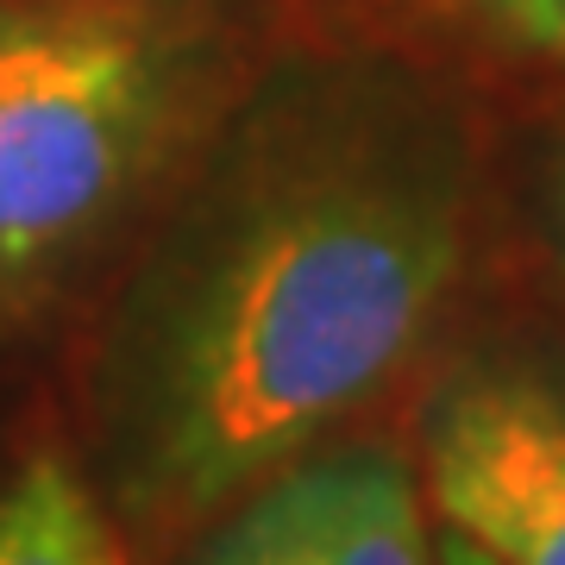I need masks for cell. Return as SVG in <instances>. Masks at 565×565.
<instances>
[{"label": "cell", "instance_id": "1", "mask_svg": "<svg viewBox=\"0 0 565 565\" xmlns=\"http://www.w3.org/2000/svg\"><path fill=\"white\" fill-rule=\"evenodd\" d=\"M465 270V170L408 107L258 120L132 270L102 364L126 522L195 527L377 403Z\"/></svg>", "mask_w": 565, "mask_h": 565}, {"label": "cell", "instance_id": "2", "mask_svg": "<svg viewBox=\"0 0 565 565\" xmlns=\"http://www.w3.org/2000/svg\"><path fill=\"white\" fill-rule=\"evenodd\" d=\"M189 114V51L139 0H0V315L145 202Z\"/></svg>", "mask_w": 565, "mask_h": 565}, {"label": "cell", "instance_id": "3", "mask_svg": "<svg viewBox=\"0 0 565 565\" xmlns=\"http://www.w3.org/2000/svg\"><path fill=\"white\" fill-rule=\"evenodd\" d=\"M427 503L484 565H565V364H478L434 396Z\"/></svg>", "mask_w": 565, "mask_h": 565}, {"label": "cell", "instance_id": "4", "mask_svg": "<svg viewBox=\"0 0 565 565\" xmlns=\"http://www.w3.org/2000/svg\"><path fill=\"white\" fill-rule=\"evenodd\" d=\"M182 565H434L422 484L390 446H333L221 509Z\"/></svg>", "mask_w": 565, "mask_h": 565}, {"label": "cell", "instance_id": "5", "mask_svg": "<svg viewBox=\"0 0 565 565\" xmlns=\"http://www.w3.org/2000/svg\"><path fill=\"white\" fill-rule=\"evenodd\" d=\"M0 565H120L95 490L70 465L39 459L0 490Z\"/></svg>", "mask_w": 565, "mask_h": 565}, {"label": "cell", "instance_id": "6", "mask_svg": "<svg viewBox=\"0 0 565 565\" xmlns=\"http://www.w3.org/2000/svg\"><path fill=\"white\" fill-rule=\"evenodd\" d=\"M503 39L565 63V0H471Z\"/></svg>", "mask_w": 565, "mask_h": 565}, {"label": "cell", "instance_id": "7", "mask_svg": "<svg viewBox=\"0 0 565 565\" xmlns=\"http://www.w3.org/2000/svg\"><path fill=\"white\" fill-rule=\"evenodd\" d=\"M434 565H484V559H478V553H471L459 534H446V541L434 546Z\"/></svg>", "mask_w": 565, "mask_h": 565}, {"label": "cell", "instance_id": "8", "mask_svg": "<svg viewBox=\"0 0 565 565\" xmlns=\"http://www.w3.org/2000/svg\"><path fill=\"white\" fill-rule=\"evenodd\" d=\"M553 233H559V264H565V163H559V182H553Z\"/></svg>", "mask_w": 565, "mask_h": 565}]
</instances>
